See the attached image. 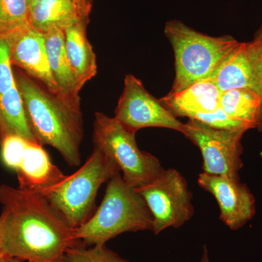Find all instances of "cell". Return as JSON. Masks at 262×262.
<instances>
[{"label":"cell","mask_w":262,"mask_h":262,"mask_svg":"<svg viewBox=\"0 0 262 262\" xmlns=\"http://www.w3.org/2000/svg\"><path fill=\"white\" fill-rule=\"evenodd\" d=\"M114 117L134 134L146 127H164L182 133L184 127V123L148 92L141 80L132 75L125 76L123 91Z\"/></svg>","instance_id":"obj_9"},{"label":"cell","mask_w":262,"mask_h":262,"mask_svg":"<svg viewBox=\"0 0 262 262\" xmlns=\"http://www.w3.org/2000/svg\"><path fill=\"white\" fill-rule=\"evenodd\" d=\"M15 173L19 188L38 192L64 178L63 172L52 163L51 157L39 143L30 142Z\"/></svg>","instance_id":"obj_13"},{"label":"cell","mask_w":262,"mask_h":262,"mask_svg":"<svg viewBox=\"0 0 262 262\" xmlns=\"http://www.w3.org/2000/svg\"><path fill=\"white\" fill-rule=\"evenodd\" d=\"M189 119L198 120L214 128L225 129V130H245L248 128L244 124L232 120L227 116L225 112L220 107L211 113H194L187 117Z\"/></svg>","instance_id":"obj_24"},{"label":"cell","mask_w":262,"mask_h":262,"mask_svg":"<svg viewBox=\"0 0 262 262\" xmlns=\"http://www.w3.org/2000/svg\"><path fill=\"white\" fill-rule=\"evenodd\" d=\"M94 0H32L29 21L34 29L46 33L51 29L64 31L89 21Z\"/></svg>","instance_id":"obj_12"},{"label":"cell","mask_w":262,"mask_h":262,"mask_svg":"<svg viewBox=\"0 0 262 262\" xmlns=\"http://www.w3.org/2000/svg\"><path fill=\"white\" fill-rule=\"evenodd\" d=\"M30 142L32 141L27 140L21 136L17 135L5 136L0 142V145H1L0 155L5 166L10 170L16 171Z\"/></svg>","instance_id":"obj_23"},{"label":"cell","mask_w":262,"mask_h":262,"mask_svg":"<svg viewBox=\"0 0 262 262\" xmlns=\"http://www.w3.org/2000/svg\"><path fill=\"white\" fill-rule=\"evenodd\" d=\"M65 262H130L114 252L106 245L85 246L82 244L69 248Z\"/></svg>","instance_id":"obj_21"},{"label":"cell","mask_w":262,"mask_h":262,"mask_svg":"<svg viewBox=\"0 0 262 262\" xmlns=\"http://www.w3.org/2000/svg\"><path fill=\"white\" fill-rule=\"evenodd\" d=\"M8 262H24V261H20V260H18V259H15V258H12V259H10V261Z\"/></svg>","instance_id":"obj_28"},{"label":"cell","mask_w":262,"mask_h":262,"mask_svg":"<svg viewBox=\"0 0 262 262\" xmlns=\"http://www.w3.org/2000/svg\"><path fill=\"white\" fill-rule=\"evenodd\" d=\"M261 96L249 89H235L221 93L220 107L226 115L246 125L256 129L261 110Z\"/></svg>","instance_id":"obj_19"},{"label":"cell","mask_w":262,"mask_h":262,"mask_svg":"<svg viewBox=\"0 0 262 262\" xmlns=\"http://www.w3.org/2000/svg\"><path fill=\"white\" fill-rule=\"evenodd\" d=\"M7 220H8V215L6 211L3 209L0 215V262H8L12 259L5 249Z\"/></svg>","instance_id":"obj_26"},{"label":"cell","mask_w":262,"mask_h":262,"mask_svg":"<svg viewBox=\"0 0 262 262\" xmlns=\"http://www.w3.org/2000/svg\"><path fill=\"white\" fill-rule=\"evenodd\" d=\"M9 42L12 64L23 69L50 92L60 97L48 61L45 33L29 24L10 38Z\"/></svg>","instance_id":"obj_11"},{"label":"cell","mask_w":262,"mask_h":262,"mask_svg":"<svg viewBox=\"0 0 262 262\" xmlns=\"http://www.w3.org/2000/svg\"><path fill=\"white\" fill-rule=\"evenodd\" d=\"M93 141L94 147L117 164L122 178L131 187H143L163 170L160 160L139 149L136 134L127 130L115 117L95 114Z\"/></svg>","instance_id":"obj_6"},{"label":"cell","mask_w":262,"mask_h":262,"mask_svg":"<svg viewBox=\"0 0 262 262\" xmlns=\"http://www.w3.org/2000/svg\"><path fill=\"white\" fill-rule=\"evenodd\" d=\"M136 190L152 215L155 234L170 227L179 228L194 215L192 192L187 180L176 169L164 168L151 182Z\"/></svg>","instance_id":"obj_7"},{"label":"cell","mask_w":262,"mask_h":262,"mask_svg":"<svg viewBox=\"0 0 262 262\" xmlns=\"http://www.w3.org/2000/svg\"><path fill=\"white\" fill-rule=\"evenodd\" d=\"M0 203L8 215L5 249L11 258L65 262L67 250L81 244L74 229L39 192L2 184Z\"/></svg>","instance_id":"obj_1"},{"label":"cell","mask_w":262,"mask_h":262,"mask_svg":"<svg viewBox=\"0 0 262 262\" xmlns=\"http://www.w3.org/2000/svg\"><path fill=\"white\" fill-rule=\"evenodd\" d=\"M198 183L214 196L220 207V220L231 230L242 228L256 215L255 196L241 180L203 172Z\"/></svg>","instance_id":"obj_10"},{"label":"cell","mask_w":262,"mask_h":262,"mask_svg":"<svg viewBox=\"0 0 262 262\" xmlns=\"http://www.w3.org/2000/svg\"><path fill=\"white\" fill-rule=\"evenodd\" d=\"M246 132L214 128L189 119L184 124L182 134L201 150L204 173L239 180V173L244 166L241 141Z\"/></svg>","instance_id":"obj_8"},{"label":"cell","mask_w":262,"mask_h":262,"mask_svg":"<svg viewBox=\"0 0 262 262\" xmlns=\"http://www.w3.org/2000/svg\"><path fill=\"white\" fill-rule=\"evenodd\" d=\"M164 33L175 57V78L171 93L182 91L198 81L208 80L239 42L232 36L206 35L178 20L167 22Z\"/></svg>","instance_id":"obj_5"},{"label":"cell","mask_w":262,"mask_h":262,"mask_svg":"<svg viewBox=\"0 0 262 262\" xmlns=\"http://www.w3.org/2000/svg\"><path fill=\"white\" fill-rule=\"evenodd\" d=\"M15 77L38 142L53 146L70 166H79L84 136L81 108L52 94L29 76L18 73Z\"/></svg>","instance_id":"obj_2"},{"label":"cell","mask_w":262,"mask_h":262,"mask_svg":"<svg viewBox=\"0 0 262 262\" xmlns=\"http://www.w3.org/2000/svg\"><path fill=\"white\" fill-rule=\"evenodd\" d=\"M31 1H32V0H27V2H28V4L31 3Z\"/></svg>","instance_id":"obj_29"},{"label":"cell","mask_w":262,"mask_h":262,"mask_svg":"<svg viewBox=\"0 0 262 262\" xmlns=\"http://www.w3.org/2000/svg\"><path fill=\"white\" fill-rule=\"evenodd\" d=\"M220 94L215 84L205 80L194 82L179 92H169L159 100L176 117H187L192 114L216 111L220 108Z\"/></svg>","instance_id":"obj_14"},{"label":"cell","mask_w":262,"mask_h":262,"mask_svg":"<svg viewBox=\"0 0 262 262\" xmlns=\"http://www.w3.org/2000/svg\"><path fill=\"white\" fill-rule=\"evenodd\" d=\"M200 262H211L210 261L209 254H208V248H207L206 245L203 246V255H202L201 261Z\"/></svg>","instance_id":"obj_27"},{"label":"cell","mask_w":262,"mask_h":262,"mask_svg":"<svg viewBox=\"0 0 262 262\" xmlns=\"http://www.w3.org/2000/svg\"><path fill=\"white\" fill-rule=\"evenodd\" d=\"M16 84L10 59L9 40L0 41V96Z\"/></svg>","instance_id":"obj_25"},{"label":"cell","mask_w":262,"mask_h":262,"mask_svg":"<svg viewBox=\"0 0 262 262\" xmlns=\"http://www.w3.org/2000/svg\"><path fill=\"white\" fill-rule=\"evenodd\" d=\"M246 48L256 91L262 99V24L252 40L246 42ZM256 130L262 132V103Z\"/></svg>","instance_id":"obj_22"},{"label":"cell","mask_w":262,"mask_h":262,"mask_svg":"<svg viewBox=\"0 0 262 262\" xmlns=\"http://www.w3.org/2000/svg\"><path fill=\"white\" fill-rule=\"evenodd\" d=\"M9 135L21 136L32 142L39 143L29 125L17 82L0 96V142Z\"/></svg>","instance_id":"obj_18"},{"label":"cell","mask_w":262,"mask_h":262,"mask_svg":"<svg viewBox=\"0 0 262 262\" xmlns=\"http://www.w3.org/2000/svg\"><path fill=\"white\" fill-rule=\"evenodd\" d=\"M89 23L82 22L64 31L66 51L80 91L97 73L96 54L88 39Z\"/></svg>","instance_id":"obj_16"},{"label":"cell","mask_w":262,"mask_h":262,"mask_svg":"<svg viewBox=\"0 0 262 262\" xmlns=\"http://www.w3.org/2000/svg\"><path fill=\"white\" fill-rule=\"evenodd\" d=\"M220 92L235 89H249L256 91L248 61L246 42H239L221 62L208 79Z\"/></svg>","instance_id":"obj_17"},{"label":"cell","mask_w":262,"mask_h":262,"mask_svg":"<svg viewBox=\"0 0 262 262\" xmlns=\"http://www.w3.org/2000/svg\"><path fill=\"white\" fill-rule=\"evenodd\" d=\"M29 24L27 0H0V41L10 40Z\"/></svg>","instance_id":"obj_20"},{"label":"cell","mask_w":262,"mask_h":262,"mask_svg":"<svg viewBox=\"0 0 262 262\" xmlns=\"http://www.w3.org/2000/svg\"><path fill=\"white\" fill-rule=\"evenodd\" d=\"M152 224L144 198L119 173L107 182L100 206L85 223L74 229V235L84 246H101L125 232L151 230Z\"/></svg>","instance_id":"obj_3"},{"label":"cell","mask_w":262,"mask_h":262,"mask_svg":"<svg viewBox=\"0 0 262 262\" xmlns=\"http://www.w3.org/2000/svg\"><path fill=\"white\" fill-rule=\"evenodd\" d=\"M45 39L48 61L59 89L60 97L72 106L81 108L80 91L66 51L64 32L51 29L45 33Z\"/></svg>","instance_id":"obj_15"},{"label":"cell","mask_w":262,"mask_h":262,"mask_svg":"<svg viewBox=\"0 0 262 262\" xmlns=\"http://www.w3.org/2000/svg\"><path fill=\"white\" fill-rule=\"evenodd\" d=\"M120 173L116 163L97 148L85 163L72 175L38 191L72 229L85 223L96 211L100 187Z\"/></svg>","instance_id":"obj_4"}]
</instances>
